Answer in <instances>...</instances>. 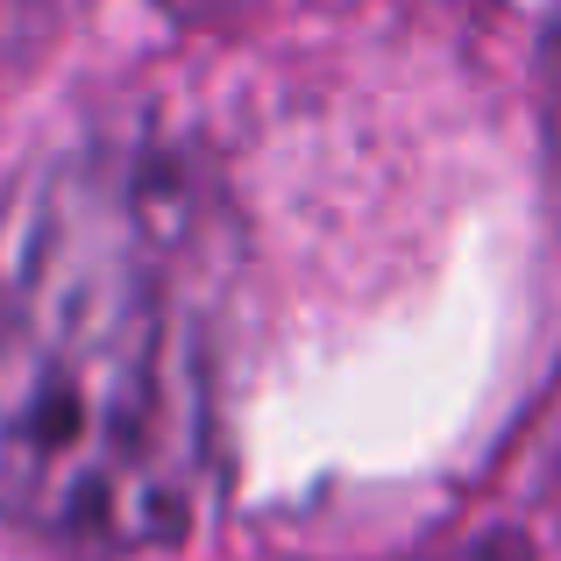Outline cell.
<instances>
[{"label":"cell","instance_id":"3957f363","mask_svg":"<svg viewBox=\"0 0 561 561\" xmlns=\"http://www.w3.org/2000/svg\"><path fill=\"white\" fill-rule=\"evenodd\" d=\"M157 8H164L171 22H192V28H234L256 8H271V0H157Z\"/></svg>","mask_w":561,"mask_h":561},{"label":"cell","instance_id":"7a4b0ae2","mask_svg":"<svg viewBox=\"0 0 561 561\" xmlns=\"http://www.w3.org/2000/svg\"><path fill=\"white\" fill-rule=\"evenodd\" d=\"M65 22V0H0V79L22 71Z\"/></svg>","mask_w":561,"mask_h":561},{"label":"cell","instance_id":"6da1fadb","mask_svg":"<svg viewBox=\"0 0 561 561\" xmlns=\"http://www.w3.org/2000/svg\"><path fill=\"white\" fill-rule=\"evenodd\" d=\"M220 206L136 136L50 150L0 206V519L150 554L220 483Z\"/></svg>","mask_w":561,"mask_h":561}]
</instances>
